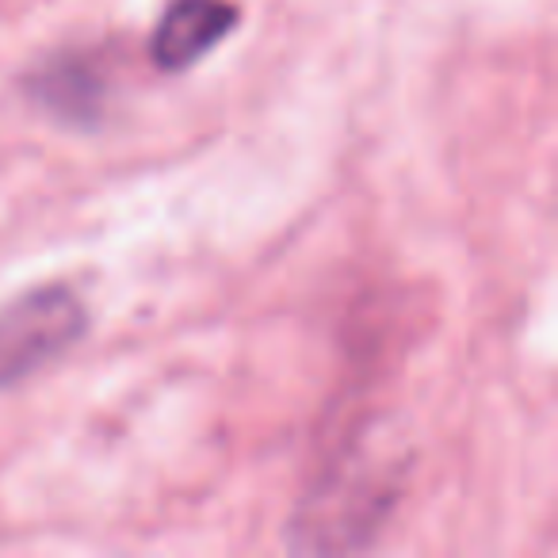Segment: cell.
I'll list each match as a JSON object with an SVG mask.
<instances>
[{
	"label": "cell",
	"instance_id": "cell-3",
	"mask_svg": "<svg viewBox=\"0 0 558 558\" xmlns=\"http://www.w3.org/2000/svg\"><path fill=\"white\" fill-rule=\"evenodd\" d=\"M238 24L241 12L233 0H169L149 39V58L157 70L184 73L222 47Z\"/></svg>",
	"mask_w": 558,
	"mask_h": 558
},
{
	"label": "cell",
	"instance_id": "cell-4",
	"mask_svg": "<svg viewBox=\"0 0 558 558\" xmlns=\"http://www.w3.org/2000/svg\"><path fill=\"white\" fill-rule=\"evenodd\" d=\"M27 96L62 123L93 126L104 108V73L85 54H58L35 65L24 81Z\"/></svg>",
	"mask_w": 558,
	"mask_h": 558
},
{
	"label": "cell",
	"instance_id": "cell-2",
	"mask_svg": "<svg viewBox=\"0 0 558 558\" xmlns=\"http://www.w3.org/2000/svg\"><path fill=\"white\" fill-rule=\"evenodd\" d=\"M88 306L65 283H47L0 306V390H12L77 349Z\"/></svg>",
	"mask_w": 558,
	"mask_h": 558
},
{
	"label": "cell",
	"instance_id": "cell-1",
	"mask_svg": "<svg viewBox=\"0 0 558 558\" xmlns=\"http://www.w3.org/2000/svg\"><path fill=\"white\" fill-rule=\"evenodd\" d=\"M398 501V466H383L360 436L322 466L291 520V550H360L379 535Z\"/></svg>",
	"mask_w": 558,
	"mask_h": 558
}]
</instances>
